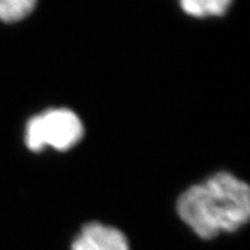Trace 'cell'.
<instances>
[{
	"instance_id": "obj_5",
	"label": "cell",
	"mask_w": 250,
	"mask_h": 250,
	"mask_svg": "<svg viewBox=\"0 0 250 250\" xmlns=\"http://www.w3.org/2000/svg\"><path fill=\"white\" fill-rule=\"evenodd\" d=\"M38 0H0V22L17 23L31 16Z\"/></svg>"
},
{
	"instance_id": "obj_1",
	"label": "cell",
	"mask_w": 250,
	"mask_h": 250,
	"mask_svg": "<svg viewBox=\"0 0 250 250\" xmlns=\"http://www.w3.org/2000/svg\"><path fill=\"white\" fill-rule=\"evenodd\" d=\"M177 211L203 240L236 234L250 226V182L232 171H216L184 190Z\"/></svg>"
},
{
	"instance_id": "obj_4",
	"label": "cell",
	"mask_w": 250,
	"mask_h": 250,
	"mask_svg": "<svg viewBox=\"0 0 250 250\" xmlns=\"http://www.w3.org/2000/svg\"><path fill=\"white\" fill-rule=\"evenodd\" d=\"M187 16L197 19L222 18L234 5V0H178Z\"/></svg>"
},
{
	"instance_id": "obj_2",
	"label": "cell",
	"mask_w": 250,
	"mask_h": 250,
	"mask_svg": "<svg viewBox=\"0 0 250 250\" xmlns=\"http://www.w3.org/2000/svg\"><path fill=\"white\" fill-rule=\"evenodd\" d=\"M84 127L78 114L67 108H52L36 114L25 125L24 143L31 151L46 147L65 151L79 143Z\"/></svg>"
},
{
	"instance_id": "obj_3",
	"label": "cell",
	"mask_w": 250,
	"mask_h": 250,
	"mask_svg": "<svg viewBox=\"0 0 250 250\" xmlns=\"http://www.w3.org/2000/svg\"><path fill=\"white\" fill-rule=\"evenodd\" d=\"M71 250H130V244L118 229L101 222H90L76 235Z\"/></svg>"
}]
</instances>
